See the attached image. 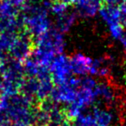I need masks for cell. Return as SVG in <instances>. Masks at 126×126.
Masks as SVG:
<instances>
[]
</instances>
